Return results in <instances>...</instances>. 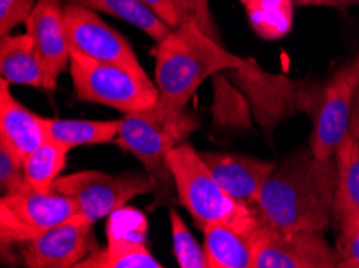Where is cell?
<instances>
[{
  "instance_id": "cell-1",
  "label": "cell",
  "mask_w": 359,
  "mask_h": 268,
  "mask_svg": "<svg viewBox=\"0 0 359 268\" xmlns=\"http://www.w3.org/2000/svg\"><path fill=\"white\" fill-rule=\"evenodd\" d=\"M339 171L335 156L318 160L311 146L277 164L253 207L261 222L279 232H316L329 227Z\"/></svg>"
},
{
  "instance_id": "cell-2",
  "label": "cell",
  "mask_w": 359,
  "mask_h": 268,
  "mask_svg": "<svg viewBox=\"0 0 359 268\" xmlns=\"http://www.w3.org/2000/svg\"><path fill=\"white\" fill-rule=\"evenodd\" d=\"M243 64V58L226 50L195 23H181L156 47L155 79L160 106L174 118L186 116L187 103L205 79Z\"/></svg>"
},
{
  "instance_id": "cell-3",
  "label": "cell",
  "mask_w": 359,
  "mask_h": 268,
  "mask_svg": "<svg viewBox=\"0 0 359 268\" xmlns=\"http://www.w3.org/2000/svg\"><path fill=\"white\" fill-rule=\"evenodd\" d=\"M165 166L176 183L179 201L200 230L221 222L247 232L258 228L259 217L255 207L227 195L201 160L200 151L192 145L174 146L166 155Z\"/></svg>"
},
{
  "instance_id": "cell-4",
  "label": "cell",
  "mask_w": 359,
  "mask_h": 268,
  "mask_svg": "<svg viewBox=\"0 0 359 268\" xmlns=\"http://www.w3.org/2000/svg\"><path fill=\"white\" fill-rule=\"evenodd\" d=\"M69 73L74 94L81 101L111 106L124 114L154 106L160 98L158 87L147 74L97 62L78 52H72Z\"/></svg>"
},
{
  "instance_id": "cell-5",
  "label": "cell",
  "mask_w": 359,
  "mask_h": 268,
  "mask_svg": "<svg viewBox=\"0 0 359 268\" xmlns=\"http://www.w3.org/2000/svg\"><path fill=\"white\" fill-rule=\"evenodd\" d=\"M76 217H79V207L72 196L55 188L41 191L25 183L0 198L2 246L23 244Z\"/></svg>"
},
{
  "instance_id": "cell-6",
  "label": "cell",
  "mask_w": 359,
  "mask_h": 268,
  "mask_svg": "<svg viewBox=\"0 0 359 268\" xmlns=\"http://www.w3.org/2000/svg\"><path fill=\"white\" fill-rule=\"evenodd\" d=\"M53 188L72 196L78 202L79 216L94 225L100 218L115 214L135 196L155 190V180L149 174H107L81 171L58 177Z\"/></svg>"
},
{
  "instance_id": "cell-7",
  "label": "cell",
  "mask_w": 359,
  "mask_h": 268,
  "mask_svg": "<svg viewBox=\"0 0 359 268\" xmlns=\"http://www.w3.org/2000/svg\"><path fill=\"white\" fill-rule=\"evenodd\" d=\"M194 127L195 121L189 114L174 118L156 101L154 106L128 113L119 119L115 143L133 153L149 171H156L165 164L168 153Z\"/></svg>"
},
{
  "instance_id": "cell-8",
  "label": "cell",
  "mask_w": 359,
  "mask_h": 268,
  "mask_svg": "<svg viewBox=\"0 0 359 268\" xmlns=\"http://www.w3.org/2000/svg\"><path fill=\"white\" fill-rule=\"evenodd\" d=\"M339 262L323 233L279 232L261 220L253 232V268H335Z\"/></svg>"
},
{
  "instance_id": "cell-9",
  "label": "cell",
  "mask_w": 359,
  "mask_h": 268,
  "mask_svg": "<svg viewBox=\"0 0 359 268\" xmlns=\"http://www.w3.org/2000/svg\"><path fill=\"white\" fill-rule=\"evenodd\" d=\"M63 13L69 50L97 62L113 63L137 74H145L126 37L102 21L94 10L65 3Z\"/></svg>"
},
{
  "instance_id": "cell-10",
  "label": "cell",
  "mask_w": 359,
  "mask_h": 268,
  "mask_svg": "<svg viewBox=\"0 0 359 268\" xmlns=\"http://www.w3.org/2000/svg\"><path fill=\"white\" fill-rule=\"evenodd\" d=\"M359 87V53L340 68L324 89L316 124L311 135V150L318 160L335 156L340 141L348 134L351 106Z\"/></svg>"
},
{
  "instance_id": "cell-11",
  "label": "cell",
  "mask_w": 359,
  "mask_h": 268,
  "mask_svg": "<svg viewBox=\"0 0 359 268\" xmlns=\"http://www.w3.org/2000/svg\"><path fill=\"white\" fill-rule=\"evenodd\" d=\"M63 10V0H37L25 23L43 68L42 89L47 92L55 89L72 59Z\"/></svg>"
},
{
  "instance_id": "cell-12",
  "label": "cell",
  "mask_w": 359,
  "mask_h": 268,
  "mask_svg": "<svg viewBox=\"0 0 359 268\" xmlns=\"http://www.w3.org/2000/svg\"><path fill=\"white\" fill-rule=\"evenodd\" d=\"M92 223L79 216L21 244V257L29 268H69L92 254Z\"/></svg>"
},
{
  "instance_id": "cell-13",
  "label": "cell",
  "mask_w": 359,
  "mask_h": 268,
  "mask_svg": "<svg viewBox=\"0 0 359 268\" xmlns=\"http://www.w3.org/2000/svg\"><path fill=\"white\" fill-rule=\"evenodd\" d=\"M116 214V212H115ZM116 214L108 223V244L105 249L94 251L76 268H161L145 243V220L134 211L129 228L121 225Z\"/></svg>"
},
{
  "instance_id": "cell-14",
  "label": "cell",
  "mask_w": 359,
  "mask_h": 268,
  "mask_svg": "<svg viewBox=\"0 0 359 268\" xmlns=\"http://www.w3.org/2000/svg\"><path fill=\"white\" fill-rule=\"evenodd\" d=\"M200 156L227 195L252 206L259 188L277 166L274 161H263L231 153L200 151Z\"/></svg>"
},
{
  "instance_id": "cell-15",
  "label": "cell",
  "mask_w": 359,
  "mask_h": 268,
  "mask_svg": "<svg viewBox=\"0 0 359 268\" xmlns=\"http://www.w3.org/2000/svg\"><path fill=\"white\" fill-rule=\"evenodd\" d=\"M0 140L26 160L46 140L42 116L31 113L10 92V84L0 82Z\"/></svg>"
},
{
  "instance_id": "cell-16",
  "label": "cell",
  "mask_w": 359,
  "mask_h": 268,
  "mask_svg": "<svg viewBox=\"0 0 359 268\" xmlns=\"http://www.w3.org/2000/svg\"><path fill=\"white\" fill-rule=\"evenodd\" d=\"M201 232L208 268H253V232L224 222Z\"/></svg>"
},
{
  "instance_id": "cell-17",
  "label": "cell",
  "mask_w": 359,
  "mask_h": 268,
  "mask_svg": "<svg viewBox=\"0 0 359 268\" xmlns=\"http://www.w3.org/2000/svg\"><path fill=\"white\" fill-rule=\"evenodd\" d=\"M339 185H337L332 218L337 225H344L359 217V143L348 132L335 153Z\"/></svg>"
},
{
  "instance_id": "cell-18",
  "label": "cell",
  "mask_w": 359,
  "mask_h": 268,
  "mask_svg": "<svg viewBox=\"0 0 359 268\" xmlns=\"http://www.w3.org/2000/svg\"><path fill=\"white\" fill-rule=\"evenodd\" d=\"M0 71L8 84L43 85V68L28 32L0 39Z\"/></svg>"
},
{
  "instance_id": "cell-19",
  "label": "cell",
  "mask_w": 359,
  "mask_h": 268,
  "mask_svg": "<svg viewBox=\"0 0 359 268\" xmlns=\"http://www.w3.org/2000/svg\"><path fill=\"white\" fill-rule=\"evenodd\" d=\"M63 2L121 18L151 37L156 43L165 41L172 31V27L168 26L154 10H150L140 0H63Z\"/></svg>"
},
{
  "instance_id": "cell-20",
  "label": "cell",
  "mask_w": 359,
  "mask_h": 268,
  "mask_svg": "<svg viewBox=\"0 0 359 268\" xmlns=\"http://www.w3.org/2000/svg\"><path fill=\"white\" fill-rule=\"evenodd\" d=\"M43 130L48 139L69 148L81 145H100L115 141L119 121H83V119H47L42 118Z\"/></svg>"
},
{
  "instance_id": "cell-21",
  "label": "cell",
  "mask_w": 359,
  "mask_h": 268,
  "mask_svg": "<svg viewBox=\"0 0 359 268\" xmlns=\"http://www.w3.org/2000/svg\"><path fill=\"white\" fill-rule=\"evenodd\" d=\"M69 150V146L46 136V140L25 160L26 183L41 191L52 190L65 169Z\"/></svg>"
},
{
  "instance_id": "cell-22",
  "label": "cell",
  "mask_w": 359,
  "mask_h": 268,
  "mask_svg": "<svg viewBox=\"0 0 359 268\" xmlns=\"http://www.w3.org/2000/svg\"><path fill=\"white\" fill-rule=\"evenodd\" d=\"M247 10L253 29L263 39H279L288 34L293 23L292 0H238Z\"/></svg>"
},
{
  "instance_id": "cell-23",
  "label": "cell",
  "mask_w": 359,
  "mask_h": 268,
  "mask_svg": "<svg viewBox=\"0 0 359 268\" xmlns=\"http://www.w3.org/2000/svg\"><path fill=\"white\" fill-rule=\"evenodd\" d=\"M170 218L172 232V249L177 265L181 268H208L205 248H201L197 243V239L190 233L182 217L176 211H171Z\"/></svg>"
},
{
  "instance_id": "cell-24",
  "label": "cell",
  "mask_w": 359,
  "mask_h": 268,
  "mask_svg": "<svg viewBox=\"0 0 359 268\" xmlns=\"http://www.w3.org/2000/svg\"><path fill=\"white\" fill-rule=\"evenodd\" d=\"M26 183L25 160L5 141L0 140V191L2 196L13 193Z\"/></svg>"
},
{
  "instance_id": "cell-25",
  "label": "cell",
  "mask_w": 359,
  "mask_h": 268,
  "mask_svg": "<svg viewBox=\"0 0 359 268\" xmlns=\"http://www.w3.org/2000/svg\"><path fill=\"white\" fill-rule=\"evenodd\" d=\"M176 5L179 16H181V23L197 24L205 34L217 41V27L213 21V16L210 12V0H172Z\"/></svg>"
},
{
  "instance_id": "cell-26",
  "label": "cell",
  "mask_w": 359,
  "mask_h": 268,
  "mask_svg": "<svg viewBox=\"0 0 359 268\" xmlns=\"http://www.w3.org/2000/svg\"><path fill=\"white\" fill-rule=\"evenodd\" d=\"M37 0H0V39L12 34L21 23H26Z\"/></svg>"
},
{
  "instance_id": "cell-27",
  "label": "cell",
  "mask_w": 359,
  "mask_h": 268,
  "mask_svg": "<svg viewBox=\"0 0 359 268\" xmlns=\"http://www.w3.org/2000/svg\"><path fill=\"white\" fill-rule=\"evenodd\" d=\"M140 2L147 5L150 10H154L172 29L181 26V16H179V12L172 0H140Z\"/></svg>"
},
{
  "instance_id": "cell-28",
  "label": "cell",
  "mask_w": 359,
  "mask_h": 268,
  "mask_svg": "<svg viewBox=\"0 0 359 268\" xmlns=\"http://www.w3.org/2000/svg\"><path fill=\"white\" fill-rule=\"evenodd\" d=\"M295 7H334L345 8L359 5V0H292Z\"/></svg>"
},
{
  "instance_id": "cell-29",
  "label": "cell",
  "mask_w": 359,
  "mask_h": 268,
  "mask_svg": "<svg viewBox=\"0 0 359 268\" xmlns=\"http://www.w3.org/2000/svg\"><path fill=\"white\" fill-rule=\"evenodd\" d=\"M348 132L353 135L359 143V87L355 95V101H353L351 106V116H350V125H348Z\"/></svg>"
}]
</instances>
